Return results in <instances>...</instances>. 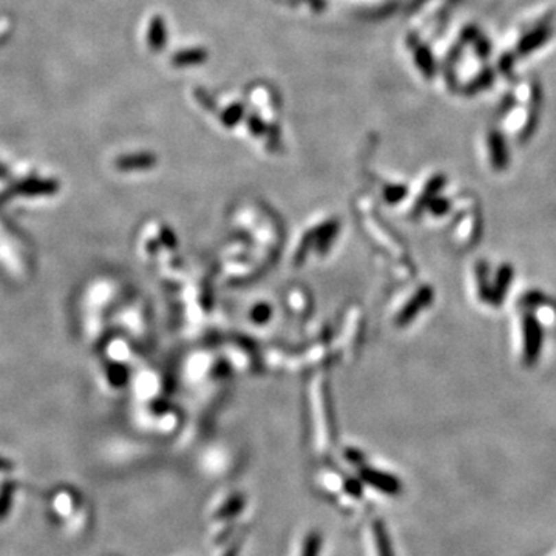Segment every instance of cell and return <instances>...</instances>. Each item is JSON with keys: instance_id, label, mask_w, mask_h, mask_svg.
Segmentation results:
<instances>
[{"instance_id": "cell-14", "label": "cell", "mask_w": 556, "mask_h": 556, "mask_svg": "<svg viewBox=\"0 0 556 556\" xmlns=\"http://www.w3.org/2000/svg\"><path fill=\"white\" fill-rule=\"evenodd\" d=\"M450 207H451V204H450V201L447 200V198H435V200L430 202L431 212L435 215H437V216L448 213Z\"/></svg>"}, {"instance_id": "cell-6", "label": "cell", "mask_w": 556, "mask_h": 556, "mask_svg": "<svg viewBox=\"0 0 556 556\" xmlns=\"http://www.w3.org/2000/svg\"><path fill=\"white\" fill-rule=\"evenodd\" d=\"M432 295H435V292H432L431 288L425 286L420 289L419 292L413 297V300L408 303L404 312L400 314L399 318L400 323H408V321H410L419 311H422L425 306H428L432 300Z\"/></svg>"}, {"instance_id": "cell-1", "label": "cell", "mask_w": 556, "mask_h": 556, "mask_svg": "<svg viewBox=\"0 0 556 556\" xmlns=\"http://www.w3.org/2000/svg\"><path fill=\"white\" fill-rule=\"evenodd\" d=\"M522 332H524V363L527 367H533L540 360L544 329L541 321L533 312H524L522 315Z\"/></svg>"}, {"instance_id": "cell-9", "label": "cell", "mask_w": 556, "mask_h": 556, "mask_svg": "<svg viewBox=\"0 0 556 556\" xmlns=\"http://www.w3.org/2000/svg\"><path fill=\"white\" fill-rule=\"evenodd\" d=\"M369 537L371 542L374 544V556H393L391 548H389V542L385 533V529L382 527L380 522H374L369 527Z\"/></svg>"}, {"instance_id": "cell-3", "label": "cell", "mask_w": 556, "mask_h": 556, "mask_svg": "<svg viewBox=\"0 0 556 556\" xmlns=\"http://www.w3.org/2000/svg\"><path fill=\"white\" fill-rule=\"evenodd\" d=\"M244 505V498L238 493L229 494L227 498L221 499L216 509L212 511V519L220 524H226L231 519L237 518L240 515V511L243 510Z\"/></svg>"}, {"instance_id": "cell-5", "label": "cell", "mask_w": 556, "mask_h": 556, "mask_svg": "<svg viewBox=\"0 0 556 556\" xmlns=\"http://www.w3.org/2000/svg\"><path fill=\"white\" fill-rule=\"evenodd\" d=\"M550 37V28L548 27H537L533 31L525 34L521 42L518 43V54L519 56H527L530 53H533L535 49L540 48L548 40Z\"/></svg>"}, {"instance_id": "cell-15", "label": "cell", "mask_w": 556, "mask_h": 556, "mask_svg": "<svg viewBox=\"0 0 556 556\" xmlns=\"http://www.w3.org/2000/svg\"><path fill=\"white\" fill-rule=\"evenodd\" d=\"M6 176H8V170H6L5 167H3L2 164H0V178L3 179V178H6Z\"/></svg>"}, {"instance_id": "cell-4", "label": "cell", "mask_w": 556, "mask_h": 556, "mask_svg": "<svg viewBox=\"0 0 556 556\" xmlns=\"http://www.w3.org/2000/svg\"><path fill=\"white\" fill-rule=\"evenodd\" d=\"M513 277H515V269H513L511 264H502L499 266V269L496 270V275H494L493 280V301L491 305L499 306L502 305V301L505 300V295L509 294Z\"/></svg>"}, {"instance_id": "cell-7", "label": "cell", "mask_w": 556, "mask_h": 556, "mask_svg": "<svg viewBox=\"0 0 556 556\" xmlns=\"http://www.w3.org/2000/svg\"><path fill=\"white\" fill-rule=\"evenodd\" d=\"M476 281H478L479 299L485 303L493 301V283L490 281V266L485 259H479L476 263Z\"/></svg>"}, {"instance_id": "cell-12", "label": "cell", "mask_w": 556, "mask_h": 556, "mask_svg": "<svg viewBox=\"0 0 556 556\" xmlns=\"http://www.w3.org/2000/svg\"><path fill=\"white\" fill-rule=\"evenodd\" d=\"M445 183H447V178H445L443 175H437V176L432 178L431 181L428 183V185H426L424 195L420 196L417 209L426 206V204H430L432 200H435L436 195H437V192L443 187Z\"/></svg>"}, {"instance_id": "cell-10", "label": "cell", "mask_w": 556, "mask_h": 556, "mask_svg": "<svg viewBox=\"0 0 556 556\" xmlns=\"http://www.w3.org/2000/svg\"><path fill=\"white\" fill-rule=\"evenodd\" d=\"M548 303V297L541 292V290H529V292H525L521 300L518 301V306L522 309L524 312H531L537 309L540 306H544Z\"/></svg>"}, {"instance_id": "cell-2", "label": "cell", "mask_w": 556, "mask_h": 556, "mask_svg": "<svg viewBox=\"0 0 556 556\" xmlns=\"http://www.w3.org/2000/svg\"><path fill=\"white\" fill-rule=\"evenodd\" d=\"M488 154H490L493 169L504 170L509 167V147H507L505 136L499 130H491L488 133Z\"/></svg>"}, {"instance_id": "cell-13", "label": "cell", "mask_w": 556, "mask_h": 556, "mask_svg": "<svg viewBox=\"0 0 556 556\" xmlns=\"http://www.w3.org/2000/svg\"><path fill=\"white\" fill-rule=\"evenodd\" d=\"M320 548V537L317 533H311L306 536L305 542H303L300 556H317Z\"/></svg>"}, {"instance_id": "cell-8", "label": "cell", "mask_w": 556, "mask_h": 556, "mask_svg": "<svg viewBox=\"0 0 556 556\" xmlns=\"http://www.w3.org/2000/svg\"><path fill=\"white\" fill-rule=\"evenodd\" d=\"M56 190H58V184L54 181H43V179H27L16 187L17 194L28 196L51 195Z\"/></svg>"}, {"instance_id": "cell-11", "label": "cell", "mask_w": 556, "mask_h": 556, "mask_svg": "<svg viewBox=\"0 0 556 556\" xmlns=\"http://www.w3.org/2000/svg\"><path fill=\"white\" fill-rule=\"evenodd\" d=\"M364 479L368 480V484L379 488V490L386 491V493H395L399 490L397 480H394L393 478H389V476H386V474L368 472V473H364Z\"/></svg>"}]
</instances>
